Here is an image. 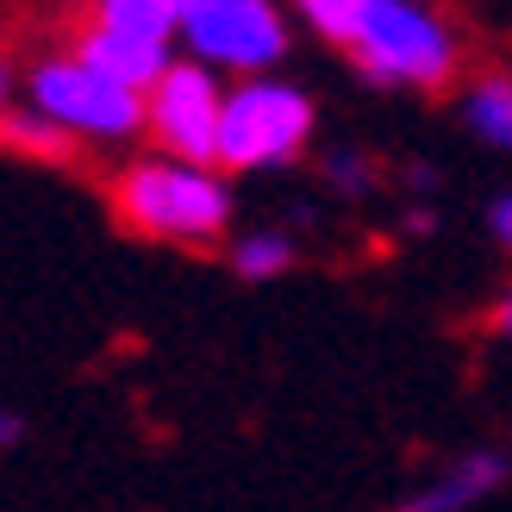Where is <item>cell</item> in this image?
I'll use <instances>...</instances> for the list:
<instances>
[{"mask_svg":"<svg viewBox=\"0 0 512 512\" xmlns=\"http://www.w3.org/2000/svg\"><path fill=\"white\" fill-rule=\"evenodd\" d=\"M113 213L138 238H169V244H213L232 225V188L207 163L182 157H144L119 169L113 182Z\"/></svg>","mask_w":512,"mask_h":512,"instance_id":"6da1fadb","label":"cell"},{"mask_svg":"<svg viewBox=\"0 0 512 512\" xmlns=\"http://www.w3.org/2000/svg\"><path fill=\"white\" fill-rule=\"evenodd\" d=\"M350 57L381 88H444L456 69V32L419 0H369Z\"/></svg>","mask_w":512,"mask_h":512,"instance_id":"7a4b0ae2","label":"cell"},{"mask_svg":"<svg viewBox=\"0 0 512 512\" xmlns=\"http://www.w3.org/2000/svg\"><path fill=\"white\" fill-rule=\"evenodd\" d=\"M313 138V100L269 75H244L225 94L219 119V169H281Z\"/></svg>","mask_w":512,"mask_h":512,"instance_id":"3957f363","label":"cell"},{"mask_svg":"<svg viewBox=\"0 0 512 512\" xmlns=\"http://www.w3.org/2000/svg\"><path fill=\"white\" fill-rule=\"evenodd\" d=\"M32 107L38 113H50L63 125V132H75V138H138L144 132V94L138 88H125V82H113V75H100L94 63H82L69 50V57H50V63H38L32 69Z\"/></svg>","mask_w":512,"mask_h":512,"instance_id":"277c9868","label":"cell"},{"mask_svg":"<svg viewBox=\"0 0 512 512\" xmlns=\"http://www.w3.org/2000/svg\"><path fill=\"white\" fill-rule=\"evenodd\" d=\"M144 132L163 157H182V163H207L219 169V119H225V88H219V69L194 63V57H175L163 69V82L144 94Z\"/></svg>","mask_w":512,"mask_h":512,"instance_id":"5b68a950","label":"cell"},{"mask_svg":"<svg viewBox=\"0 0 512 512\" xmlns=\"http://www.w3.org/2000/svg\"><path fill=\"white\" fill-rule=\"evenodd\" d=\"M182 50L207 69L269 75L288 57V19L275 0H213L182 19Z\"/></svg>","mask_w":512,"mask_h":512,"instance_id":"8992f818","label":"cell"},{"mask_svg":"<svg viewBox=\"0 0 512 512\" xmlns=\"http://www.w3.org/2000/svg\"><path fill=\"white\" fill-rule=\"evenodd\" d=\"M75 57L94 63L100 75H113V82H125V88L150 94V88L163 82V69L175 63V44H163V38H138V32H119V25L88 19L82 32H75Z\"/></svg>","mask_w":512,"mask_h":512,"instance_id":"52a82bcc","label":"cell"},{"mask_svg":"<svg viewBox=\"0 0 512 512\" xmlns=\"http://www.w3.org/2000/svg\"><path fill=\"white\" fill-rule=\"evenodd\" d=\"M506 475H512V456L506 450H469L463 463H450L431 488H419L400 512H469L475 500H488Z\"/></svg>","mask_w":512,"mask_h":512,"instance_id":"ba28073f","label":"cell"},{"mask_svg":"<svg viewBox=\"0 0 512 512\" xmlns=\"http://www.w3.org/2000/svg\"><path fill=\"white\" fill-rule=\"evenodd\" d=\"M0 144L19 150V157H38V163H75V132H63L50 113L38 107H13V113H0Z\"/></svg>","mask_w":512,"mask_h":512,"instance_id":"9c48e42d","label":"cell"},{"mask_svg":"<svg viewBox=\"0 0 512 512\" xmlns=\"http://www.w3.org/2000/svg\"><path fill=\"white\" fill-rule=\"evenodd\" d=\"M463 119L475 138H488L494 150H512V75H481L463 94Z\"/></svg>","mask_w":512,"mask_h":512,"instance_id":"30bf717a","label":"cell"},{"mask_svg":"<svg viewBox=\"0 0 512 512\" xmlns=\"http://www.w3.org/2000/svg\"><path fill=\"white\" fill-rule=\"evenodd\" d=\"M94 19L119 25V32H138V38H163V44L182 38V13L169 0H94Z\"/></svg>","mask_w":512,"mask_h":512,"instance_id":"8fae6325","label":"cell"},{"mask_svg":"<svg viewBox=\"0 0 512 512\" xmlns=\"http://www.w3.org/2000/svg\"><path fill=\"white\" fill-rule=\"evenodd\" d=\"M300 19L313 25L319 38L356 50V38H363V19H369V0H294Z\"/></svg>","mask_w":512,"mask_h":512,"instance_id":"7c38bea8","label":"cell"},{"mask_svg":"<svg viewBox=\"0 0 512 512\" xmlns=\"http://www.w3.org/2000/svg\"><path fill=\"white\" fill-rule=\"evenodd\" d=\"M294 263V244L281 238V232H250L238 250H232V269L244 275V281H269V275H281Z\"/></svg>","mask_w":512,"mask_h":512,"instance_id":"4fadbf2b","label":"cell"},{"mask_svg":"<svg viewBox=\"0 0 512 512\" xmlns=\"http://www.w3.org/2000/svg\"><path fill=\"white\" fill-rule=\"evenodd\" d=\"M325 182L338 194H363L375 182V169H369V157H356V150H338V157H325Z\"/></svg>","mask_w":512,"mask_h":512,"instance_id":"5bb4252c","label":"cell"},{"mask_svg":"<svg viewBox=\"0 0 512 512\" xmlns=\"http://www.w3.org/2000/svg\"><path fill=\"white\" fill-rule=\"evenodd\" d=\"M488 232H494V244L512 256V194H494V207H488Z\"/></svg>","mask_w":512,"mask_h":512,"instance_id":"9a60e30c","label":"cell"},{"mask_svg":"<svg viewBox=\"0 0 512 512\" xmlns=\"http://www.w3.org/2000/svg\"><path fill=\"white\" fill-rule=\"evenodd\" d=\"M19 438H25V419L19 413H0V450H13Z\"/></svg>","mask_w":512,"mask_h":512,"instance_id":"2e32d148","label":"cell"},{"mask_svg":"<svg viewBox=\"0 0 512 512\" xmlns=\"http://www.w3.org/2000/svg\"><path fill=\"white\" fill-rule=\"evenodd\" d=\"M494 331H506V338H512V288H506L500 306H494Z\"/></svg>","mask_w":512,"mask_h":512,"instance_id":"e0dca14e","label":"cell"},{"mask_svg":"<svg viewBox=\"0 0 512 512\" xmlns=\"http://www.w3.org/2000/svg\"><path fill=\"white\" fill-rule=\"evenodd\" d=\"M7 94H13V69H7V57H0V113H13Z\"/></svg>","mask_w":512,"mask_h":512,"instance_id":"ac0fdd59","label":"cell"},{"mask_svg":"<svg viewBox=\"0 0 512 512\" xmlns=\"http://www.w3.org/2000/svg\"><path fill=\"white\" fill-rule=\"evenodd\" d=\"M169 7H175V13L188 19V13H200V7H213V0H169Z\"/></svg>","mask_w":512,"mask_h":512,"instance_id":"d6986e66","label":"cell"}]
</instances>
